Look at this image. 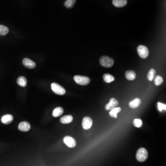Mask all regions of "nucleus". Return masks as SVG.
<instances>
[{"instance_id":"1","label":"nucleus","mask_w":166,"mask_h":166,"mask_svg":"<svg viewBox=\"0 0 166 166\" xmlns=\"http://www.w3.org/2000/svg\"><path fill=\"white\" fill-rule=\"evenodd\" d=\"M136 160L140 162H144L147 160L148 157V152L145 148H141L138 150L136 153Z\"/></svg>"},{"instance_id":"2","label":"nucleus","mask_w":166,"mask_h":166,"mask_svg":"<svg viewBox=\"0 0 166 166\" xmlns=\"http://www.w3.org/2000/svg\"><path fill=\"white\" fill-rule=\"evenodd\" d=\"M100 64L103 67L109 68L112 67L114 64V60L111 57L107 56H103L100 58Z\"/></svg>"},{"instance_id":"3","label":"nucleus","mask_w":166,"mask_h":166,"mask_svg":"<svg viewBox=\"0 0 166 166\" xmlns=\"http://www.w3.org/2000/svg\"><path fill=\"white\" fill-rule=\"evenodd\" d=\"M74 79L77 84L81 86L88 85L91 81L89 77L84 76L75 75L74 77Z\"/></svg>"},{"instance_id":"4","label":"nucleus","mask_w":166,"mask_h":166,"mask_svg":"<svg viewBox=\"0 0 166 166\" xmlns=\"http://www.w3.org/2000/svg\"><path fill=\"white\" fill-rule=\"evenodd\" d=\"M51 87L53 91L57 95H64L66 92L65 89L63 87L56 83H52Z\"/></svg>"},{"instance_id":"5","label":"nucleus","mask_w":166,"mask_h":166,"mask_svg":"<svg viewBox=\"0 0 166 166\" xmlns=\"http://www.w3.org/2000/svg\"><path fill=\"white\" fill-rule=\"evenodd\" d=\"M138 54L141 58L145 59L149 55V51L148 48L144 45H139L137 48Z\"/></svg>"},{"instance_id":"6","label":"nucleus","mask_w":166,"mask_h":166,"mask_svg":"<svg viewBox=\"0 0 166 166\" xmlns=\"http://www.w3.org/2000/svg\"><path fill=\"white\" fill-rule=\"evenodd\" d=\"M63 141L69 148H74L76 145V142L75 139L69 136H66L63 139Z\"/></svg>"},{"instance_id":"7","label":"nucleus","mask_w":166,"mask_h":166,"mask_svg":"<svg viewBox=\"0 0 166 166\" xmlns=\"http://www.w3.org/2000/svg\"><path fill=\"white\" fill-rule=\"evenodd\" d=\"M93 124V120L90 117H84L82 120V127L84 129L88 130L90 129L91 128Z\"/></svg>"},{"instance_id":"8","label":"nucleus","mask_w":166,"mask_h":166,"mask_svg":"<svg viewBox=\"0 0 166 166\" xmlns=\"http://www.w3.org/2000/svg\"><path fill=\"white\" fill-rule=\"evenodd\" d=\"M119 105L118 101L114 98L110 99L109 103L105 106V108L106 110H111L117 107Z\"/></svg>"},{"instance_id":"9","label":"nucleus","mask_w":166,"mask_h":166,"mask_svg":"<svg viewBox=\"0 0 166 166\" xmlns=\"http://www.w3.org/2000/svg\"><path fill=\"white\" fill-rule=\"evenodd\" d=\"M18 129L21 131H28L31 129V125L27 121H23L18 125Z\"/></svg>"},{"instance_id":"10","label":"nucleus","mask_w":166,"mask_h":166,"mask_svg":"<svg viewBox=\"0 0 166 166\" xmlns=\"http://www.w3.org/2000/svg\"><path fill=\"white\" fill-rule=\"evenodd\" d=\"M22 62L24 65L30 69H33L36 67V63L28 58L24 59Z\"/></svg>"},{"instance_id":"11","label":"nucleus","mask_w":166,"mask_h":166,"mask_svg":"<svg viewBox=\"0 0 166 166\" xmlns=\"http://www.w3.org/2000/svg\"><path fill=\"white\" fill-rule=\"evenodd\" d=\"M13 117L11 114H7L3 115L1 119V122L4 124H9L13 121Z\"/></svg>"},{"instance_id":"12","label":"nucleus","mask_w":166,"mask_h":166,"mask_svg":"<svg viewBox=\"0 0 166 166\" xmlns=\"http://www.w3.org/2000/svg\"><path fill=\"white\" fill-rule=\"evenodd\" d=\"M112 3L115 7H122L126 5L128 1L126 0H113Z\"/></svg>"},{"instance_id":"13","label":"nucleus","mask_w":166,"mask_h":166,"mask_svg":"<svg viewBox=\"0 0 166 166\" xmlns=\"http://www.w3.org/2000/svg\"><path fill=\"white\" fill-rule=\"evenodd\" d=\"M125 76L128 80H134L136 77V74L134 71H127L125 73Z\"/></svg>"},{"instance_id":"14","label":"nucleus","mask_w":166,"mask_h":166,"mask_svg":"<svg viewBox=\"0 0 166 166\" xmlns=\"http://www.w3.org/2000/svg\"><path fill=\"white\" fill-rule=\"evenodd\" d=\"M73 120V117L71 115H65L60 119V122L62 124H68L72 122Z\"/></svg>"},{"instance_id":"15","label":"nucleus","mask_w":166,"mask_h":166,"mask_svg":"<svg viewBox=\"0 0 166 166\" xmlns=\"http://www.w3.org/2000/svg\"><path fill=\"white\" fill-rule=\"evenodd\" d=\"M141 103V101L140 99L139 98H136L134 99L133 101L130 102L129 105L131 108H136L140 106Z\"/></svg>"},{"instance_id":"16","label":"nucleus","mask_w":166,"mask_h":166,"mask_svg":"<svg viewBox=\"0 0 166 166\" xmlns=\"http://www.w3.org/2000/svg\"><path fill=\"white\" fill-rule=\"evenodd\" d=\"M64 110L61 107H58L56 108L54 110H53L52 115L53 117H58L63 114Z\"/></svg>"},{"instance_id":"17","label":"nucleus","mask_w":166,"mask_h":166,"mask_svg":"<svg viewBox=\"0 0 166 166\" xmlns=\"http://www.w3.org/2000/svg\"><path fill=\"white\" fill-rule=\"evenodd\" d=\"M103 79L104 81L106 83H110L114 81L115 77L109 74H105L103 75Z\"/></svg>"},{"instance_id":"18","label":"nucleus","mask_w":166,"mask_h":166,"mask_svg":"<svg viewBox=\"0 0 166 166\" xmlns=\"http://www.w3.org/2000/svg\"><path fill=\"white\" fill-rule=\"evenodd\" d=\"M17 84L21 86L25 87L27 86V81L25 77L21 76L18 77L17 80Z\"/></svg>"},{"instance_id":"19","label":"nucleus","mask_w":166,"mask_h":166,"mask_svg":"<svg viewBox=\"0 0 166 166\" xmlns=\"http://www.w3.org/2000/svg\"><path fill=\"white\" fill-rule=\"evenodd\" d=\"M156 76V70L153 68H151L147 74V79L150 81H152L153 80H154Z\"/></svg>"},{"instance_id":"20","label":"nucleus","mask_w":166,"mask_h":166,"mask_svg":"<svg viewBox=\"0 0 166 166\" xmlns=\"http://www.w3.org/2000/svg\"><path fill=\"white\" fill-rule=\"evenodd\" d=\"M121 108L120 107H116L113 109H111L109 113V115L111 117L114 118H117V114L119 113L121 111Z\"/></svg>"},{"instance_id":"21","label":"nucleus","mask_w":166,"mask_h":166,"mask_svg":"<svg viewBox=\"0 0 166 166\" xmlns=\"http://www.w3.org/2000/svg\"><path fill=\"white\" fill-rule=\"evenodd\" d=\"M8 32L9 29L7 27L0 25V35L5 36L8 33Z\"/></svg>"},{"instance_id":"22","label":"nucleus","mask_w":166,"mask_h":166,"mask_svg":"<svg viewBox=\"0 0 166 166\" xmlns=\"http://www.w3.org/2000/svg\"><path fill=\"white\" fill-rule=\"evenodd\" d=\"M163 82V79L162 77L160 75H157L154 79V83L156 86H159L162 84Z\"/></svg>"},{"instance_id":"23","label":"nucleus","mask_w":166,"mask_h":166,"mask_svg":"<svg viewBox=\"0 0 166 166\" xmlns=\"http://www.w3.org/2000/svg\"><path fill=\"white\" fill-rule=\"evenodd\" d=\"M76 2L75 0H67L65 2V6L67 8H71L74 7Z\"/></svg>"},{"instance_id":"24","label":"nucleus","mask_w":166,"mask_h":166,"mask_svg":"<svg viewBox=\"0 0 166 166\" xmlns=\"http://www.w3.org/2000/svg\"><path fill=\"white\" fill-rule=\"evenodd\" d=\"M134 125L135 127L140 128L143 125V122L140 119H135L134 120Z\"/></svg>"},{"instance_id":"25","label":"nucleus","mask_w":166,"mask_h":166,"mask_svg":"<svg viewBox=\"0 0 166 166\" xmlns=\"http://www.w3.org/2000/svg\"><path fill=\"white\" fill-rule=\"evenodd\" d=\"M157 108H158V110L160 112H162L163 111L166 110V104L161 103L160 102H159L157 103Z\"/></svg>"}]
</instances>
